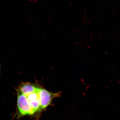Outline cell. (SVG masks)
Listing matches in <instances>:
<instances>
[{
  "label": "cell",
  "instance_id": "obj_4",
  "mask_svg": "<svg viewBox=\"0 0 120 120\" xmlns=\"http://www.w3.org/2000/svg\"><path fill=\"white\" fill-rule=\"evenodd\" d=\"M40 88L32 83L29 82H22L18 89L22 94L26 96L36 92Z\"/></svg>",
  "mask_w": 120,
  "mask_h": 120
},
{
  "label": "cell",
  "instance_id": "obj_1",
  "mask_svg": "<svg viewBox=\"0 0 120 120\" xmlns=\"http://www.w3.org/2000/svg\"><path fill=\"white\" fill-rule=\"evenodd\" d=\"M17 93V107L19 117L26 115H31L34 112L30 105L27 97L22 94L18 89H16Z\"/></svg>",
  "mask_w": 120,
  "mask_h": 120
},
{
  "label": "cell",
  "instance_id": "obj_5",
  "mask_svg": "<svg viewBox=\"0 0 120 120\" xmlns=\"http://www.w3.org/2000/svg\"><path fill=\"white\" fill-rule=\"evenodd\" d=\"M1 65L0 64V75L1 73Z\"/></svg>",
  "mask_w": 120,
  "mask_h": 120
},
{
  "label": "cell",
  "instance_id": "obj_2",
  "mask_svg": "<svg viewBox=\"0 0 120 120\" xmlns=\"http://www.w3.org/2000/svg\"><path fill=\"white\" fill-rule=\"evenodd\" d=\"M61 93H53L40 88L39 95L40 101V110L46 109L50 104L54 98L59 96Z\"/></svg>",
  "mask_w": 120,
  "mask_h": 120
},
{
  "label": "cell",
  "instance_id": "obj_3",
  "mask_svg": "<svg viewBox=\"0 0 120 120\" xmlns=\"http://www.w3.org/2000/svg\"><path fill=\"white\" fill-rule=\"evenodd\" d=\"M40 88L36 92L26 96L30 105L35 112L40 110V101L39 95V91Z\"/></svg>",
  "mask_w": 120,
  "mask_h": 120
}]
</instances>
